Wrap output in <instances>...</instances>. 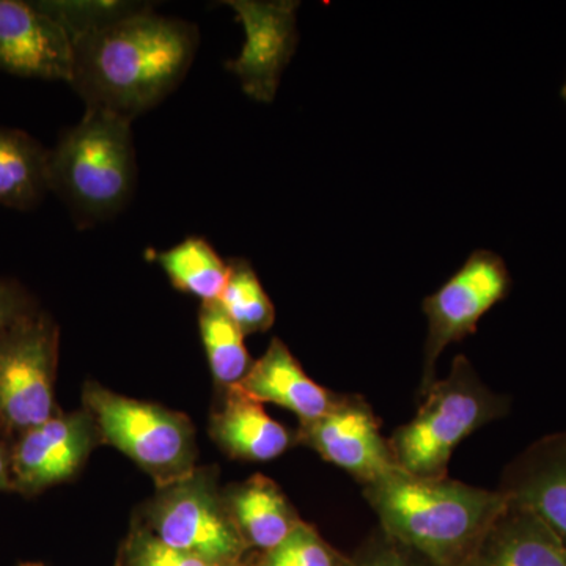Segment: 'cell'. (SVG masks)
I'll use <instances>...</instances> for the list:
<instances>
[{"mask_svg": "<svg viewBox=\"0 0 566 566\" xmlns=\"http://www.w3.org/2000/svg\"><path fill=\"white\" fill-rule=\"evenodd\" d=\"M200 44L193 22L161 17L151 7L73 41L70 85L85 107L126 120L151 111L181 84Z\"/></svg>", "mask_w": 566, "mask_h": 566, "instance_id": "6da1fadb", "label": "cell"}, {"mask_svg": "<svg viewBox=\"0 0 566 566\" xmlns=\"http://www.w3.org/2000/svg\"><path fill=\"white\" fill-rule=\"evenodd\" d=\"M364 495L379 531L431 566L463 564L509 504L499 490L403 471L364 486Z\"/></svg>", "mask_w": 566, "mask_h": 566, "instance_id": "7a4b0ae2", "label": "cell"}, {"mask_svg": "<svg viewBox=\"0 0 566 566\" xmlns=\"http://www.w3.org/2000/svg\"><path fill=\"white\" fill-rule=\"evenodd\" d=\"M132 123L114 112L85 107L77 125L51 148L50 192L80 229L120 214L133 199L137 161Z\"/></svg>", "mask_w": 566, "mask_h": 566, "instance_id": "3957f363", "label": "cell"}, {"mask_svg": "<svg viewBox=\"0 0 566 566\" xmlns=\"http://www.w3.org/2000/svg\"><path fill=\"white\" fill-rule=\"evenodd\" d=\"M411 422L389 439L400 471L420 479H444L450 458L465 438L509 412V398L483 385L471 360L458 354L450 374L424 390Z\"/></svg>", "mask_w": 566, "mask_h": 566, "instance_id": "277c9868", "label": "cell"}, {"mask_svg": "<svg viewBox=\"0 0 566 566\" xmlns=\"http://www.w3.org/2000/svg\"><path fill=\"white\" fill-rule=\"evenodd\" d=\"M82 401L95 420L102 444L132 458L158 490L196 471V433L185 415L123 397L96 382L85 385Z\"/></svg>", "mask_w": 566, "mask_h": 566, "instance_id": "5b68a950", "label": "cell"}, {"mask_svg": "<svg viewBox=\"0 0 566 566\" xmlns=\"http://www.w3.org/2000/svg\"><path fill=\"white\" fill-rule=\"evenodd\" d=\"M136 521L175 549L212 564L249 566L252 553L234 526L218 468H197L186 479L159 488Z\"/></svg>", "mask_w": 566, "mask_h": 566, "instance_id": "8992f818", "label": "cell"}, {"mask_svg": "<svg viewBox=\"0 0 566 566\" xmlns=\"http://www.w3.org/2000/svg\"><path fill=\"white\" fill-rule=\"evenodd\" d=\"M61 329L40 308L0 335V434L17 436L46 422L55 405Z\"/></svg>", "mask_w": 566, "mask_h": 566, "instance_id": "52a82bcc", "label": "cell"}, {"mask_svg": "<svg viewBox=\"0 0 566 566\" xmlns=\"http://www.w3.org/2000/svg\"><path fill=\"white\" fill-rule=\"evenodd\" d=\"M513 281L501 255L476 249L463 266L438 290L424 297L427 316L422 392L436 381V360L450 344L475 334L480 319L506 300Z\"/></svg>", "mask_w": 566, "mask_h": 566, "instance_id": "ba28073f", "label": "cell"}, {"mask_svg": "<svg viewBox=\"0 0 566 566\" xmlns=\"http://www.w3.org/2000/svg\"><path fill=\"white\" fill-rule=\"evenodd\" d=\"M10 444L13 493L32 499L80 474L102 438L91 412L81 409L61 411Z\"/></svg>", "mask_w": 566, "mask_h": 566, "instance_id": "9c48e42d", "label": "cell"}, {"mask_svg": "<svg viewBox=\"0 0 566 566\" xmlns=\"http://www.w3.org/2000/svg\"><path fill=\"white\" fill-rule=\"evenodd\" d=\"M296 442L344 469L363 486L400 471L378 417L359 395H342L322 419L301 423Z\"/></svg>", "mask_w": 566, "mask_h": 566, "instance_id": "30bf717a", "label": "cell"}, {"mask_svg": "<svg viewBox=\"0 0 566 566\" xmlns=\"http://www.w3.org/2000/svg\"><path fill=\"white\" fill-rule=\"evenodd\" d=\"M226 3L237 13L245 33L243 50L237 59L226 63V69L238 77L241 88L253 102L273 103L283 71L292 62L300 41L296 11L301 3L292 0H229Z\"/></svg>", "mask_w": 566, "mask_h": 566, "instance_id": "8fae6325", "label": "cell"}, {"mask_svg": "<svg viewBox=\"0 0 566 566\" xmlns=\"http://www.w3.org/2000/svg\"><path fill=\"white\" fill-rule=\"evenodd\" d=\"M69 33L35 2L0 0V71L25 80L71 81Z\"/></svg>", "mask_w": 566, "mask_h": 566, "instance_id": "7c38bea8", "label": "cell"}, {"mask_svg": "<svg viewBox=\"0 0 566 566\" xmlns=\"http://www.w3.org/2000/svg\"><path fill=\"white\" fill-rule=\"evenodd\" d=\"M499 491L535 513L566 547V431L538 439L506 465Z\"/></svg>", "mask_w": 566, "mask_h": 566, "instance_id": "4fadbf2b", "label": "cell"}, {"mask_svg": "<svg viewBox=\"0 0 566 566\" xmlns=\"http://www.w3.org/2000/svg\"><path fill=\"white\" fill-rule=\"evenodd\" d=\"M212 441L233 460L268 463L296 444V433L264 411L240 386L223 389L221 408L210 419Z\"/></svg>", "mask_w": 566, "mask_h": 566, "instance_id": "5bb4252c", "label": "cell"}, {"mask_svg": "<svg viewBox=\"0 0 566 566\" xmlns=\"http://www.w3.org/2000/svg\"><path fill=\"white\" fill-rule=\"evenodd\" d=\"M238 386L260 403L289 409L300 417L301 423L322 419L342 397L305 374L289 346L277 337L271 340L266 353L253 363L251 371Z\"/></svg>", "mask_w": 566, "mask_h": 566, "instance_id": "9a60e30c", "label": "cell"}, {"mask_svg": "<svg viewBox=\"0 0 566 566\" xmlns=\"http://www.w3.org/2000/svg\"><path fill=\"white\" fill-rule=\"evenodd\" d=\"M460 566H566V547L535 513L509 499Z\"/></svg>", "mask_w": 566, "mask_h": 566, "instance_id": "2e32d148", "label": "cell"}, {"mask_svg": "<svg viewBox=\"0 0 566 566\" xmlns=\"http://www.w3.org/2000/svg\"><path fill=\"white\" fill-rule=\"evenodd\" d=\"M234 526L251 553H266L281 545L303 523L294 506L273 480L253 475L222 488Z\"/></svg>", "mask_w": 566, "mask_h": 566, "instance_id": "e0dca14e", "label": "cell"}, {"mask_svg": "<svg viewBox=\"0 0 566 566\" xmlns=\"http://www.w3.org/2000/svg\"><path fill=\"white\" fill-rule=\"evenodd\" d=\"M50 158L28 132L0 126V207L35 210L50 192Z\"/></svg>", "mask_w": 566, "mask_h": 566, "instance_id": "ac0fdd59", "label": "cell"}, {"mask_svg": "<svg viewBox=\"0 0 566 566\" xmlns=\"http://www.w3.org/2000/svg\"><path fill=\"white\" fill-rule=\"evenodd\" d=\"M153 262L163 268L174 289L216 303L229 279V262L202 237H188L163 252H150Z\"/></svg>", "mask_w": 566, "mask_h": 566, "instance_id": "d6986e66", "label": "cell"}, {"mask_svg": "<svg viewBox=\"0 0 566 566\" xmlns=\"http://www.w3.org/2000/svg\"><path fill=\"white\" fill-rule=\"evenodd\" d=\"M199 329L216 385L223 389L240 385L251 371L253 360L245 349L244 334L218 301L200 307Z\"/></svg>", "mask_w": 566, "mask_h": 566, "instance_id": "ffe728a7", "label": "cell"}, {"mask_svg": "<svg viewBox=\"0 0 566 566\" xmlns=\"http://www.w3.org/2000/svg\"><path fill=\"white\" fill-rule=\"evenodd\" d=\"M245 335L266 333L275 322V308L249 260H229V279L218 301Z\"/></svg>", "mask_w": 566, "mask_h": 566, "instance_id": "44dd1931", "label": "cell"}, {"mask_svg": "<svg viewBox=\"0 0 566 566\" xmlns=\"http://www.w3.org/2000/svg\"><path fill=\"white\" fill-rule=\"evenodd\" d=\"M69 33L71 43L144 9L145 3L120 0H39L35 2Z\"/></svg>", "mask_w": 566, "mask_h": 566, "instance_id": "7402d4cb", "label": "cell"}, {"mask_svg": "<svg viewBox=\"0 0 566 566\" xmlns=\"http://www.w3.org/2000/svg\"><path fill=\"white\" fill-rule=\"evenodd\" d=\"M346 558L312 524L303 521L274 549L252 553L249 566H345Z\"/></svg>", "mask_w": 566, "mask_h": 566, "instance_id": "603a6c76", "label": "cell"}, {"mask_svg": "<svg viewBox=\"0 0 566 566\" xmlns=\"http://www.w3.org/2000/svg\"><path fill=\"white\" fill-rule=\"evenodd\" d=\"M115 566H223L175 549L134 521L118 549Z\"/></svg>", "mask_w": 566, "mask_h": 566, "instance_id": "cb8c5ba5", "label": "cell"}, {"mask_svg": "<svg viewBox=\"0 0 566 566\" xmlns=\"http://www.w3.org/2000/svg\"><path fill=\"white\" fill-rule=\"evenodd\" d=\"M345 566H431L411 549L395 542L385 532L371 535L352 557L346 558Z\"/></svg>", "mask_w": 566, "mask_h": 566, "instance_id": "d4e9b609", "label": "cell"}, {"mask_svg": "<svg viewBox=\"0 0 566 566\" xmlns=\"http://www.w3.org/2000/svg\"><path fill=\"white\" fill-rule=\"evenodd\" d=\"M36 311L39 301L21 282L0 277V335Z\"/></svg>", "mask_w": 566, "mask_h": 566, "instance_id": "484cf974", "label": "cell"}, {"mask_svg": "<svg viewBox=\"0 0 566 566\" xmlns=\"http://www.w3.org/2000/svg\"><path fill=\"white\" fill-rule=\"evenodd\" d=\"M13 491V472H11V444L0 434V493Z\"/></svg>", "mask_w": 566, "mask_h": 566, "instance_id": "4316f807", "label": "cell"}, {"mask_svg": "<svg viewBox=\"0 0 566 566\" xmlns=\"http://www.w3.org/2000/svg\"><path fill=\"white\" fill-rule=\"evenodd\" d=\"M560 96H562V99H564V102L566 103V82L564 84V87H562Z\"/></svg>", "mask_w": 566, "mask_h": 566, "instance_id": "83f0119b", "label": "cell"}]
</instances>
